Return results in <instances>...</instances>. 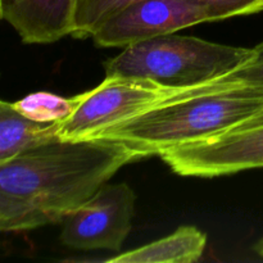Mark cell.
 I'll list each match as a JSON object with an SVG mask.
<instances>
[{"label":"cell","instance_id":"obj_14","mask_svg":"<svg viewBox=\"0 0 263 263\" xmlns=\"http://www.w3.org/2000/svg\"><path fill=\"white\" fill-rule=\"evenodd\" d=\"M256 251H257V253L259 254V256L263 257V239H262L261 241H259L258 244H257V247H256Z\"/></svg>","mask_w":263,"mask_h":263},{"label":"cell","instance_id":"obj_1","mask_svg":"<svg viewBox=\"0 0 263 263\" xmlns=\"http://www.w3.org/2000/svg\"><path fill=\"white\" fill-rule=\"evenodd\" d=\"M148 158L109 138L57 140L0 163V230L20 233L63 222L123 166Z\"/></svg>","mask_w":263,"mask_h":263},{"label":"cell","instance_id":"obj_9","mask_svg":"<svg viewBox=\"0 0 263 263\" xmlns=\"http://www.w3.org/2000/svg\"><path fill=\"white\" fill-rule=\"evenodd\" d=\"M207 235L195 226H180L164 238L105 259L112 263H192L202 258Z\"/></svg>","mask_w":263,"mask_h":263},{"label":"cell","instance_id":"obj_5","mask_svg":"<svg viewBox=\"0 0 263 263\" xmlns=\"http://www.w3.org/2000/svg\"><path fill=\"white\" fill-rule=\"evenodd\" d=\"M231 17L223 8L200 0H136L105 20L91 37L100 48H126L138 41Z\"/></svg>","mask_w":263,"mask_h":263},{"label":"cell","instance_id":"obj_11","mask_svg":"<svg viewBox=\"0 0 263 263\" xmlns=\"http://www.w3.org/2000/svg\"><path fill=\"white\" fill-rule=\"evenodd\" d=\"M136 0H79L74 15L72 36L76 39L91 37L100 25L115 13ZM223 8L233 17L249 15L263 10V0H200Z\"/></svg>","mask_w":263,"mask_h":263},{"label":"cell","instance_id":"obj_12","mask_svg":"<svg viewBox=\"0 0 263 263\" xmlns=\"http://www.w3.org/2000/svg\"><path fill=\"white\" fill-rule=\"evenodd\" d=\"M15 109L36 122H59L68 117L74 107L73 98H63L46 91L33 92L13 103Z\"/></svg>","mask_w":263,"mask_h":263},{"label":"cell","instance_id":"obj_8","mask_svg":"<svg viewBox=\"0 0 263 263\" xmlns=\"http://www.w3.org/2000/svg\"><path fill=\"white\" fill-rule=\"evenodd\" d=\"M79 0H0V17L26 44H50L72 35Z\"/></svg>","mask_w":263,"mask_h":263},{"label":"cell","instance_id":"obj_4","mask_svg":"<svg viewBox=\"0 0 263 263\" xmlns=\"http://www.w3.org/2000/svg\"><path fill=\"white\" fill-rule=\"evenodd\" d=\"M185 89L139 77L105 76L97 87L73 97V110L59 121L57 135L62 140L95 139L110 126L140 115Z\"/></svg>","mask_w":263,"mask_h":263},{"label":"cell","instance_id":"obj_2","mask_svg":"<svg viewBox=\"0 0 263 263\" xmlns=\"http://www.w3.org/2000/svg\"><path fill=\"white\" fill-rule=\"evenodd\" d=\"M263 110V90L223 77L186 87L166 102L103 131L146 157L220 135Z\"/></svg>","mask_w":263,"mask_h":263},{"label":"cell","instance_id":"obj_7","mask_svg":"<svg viewBox=\"0 0 263 263\" xmlns=\"http://www.w3.org/2000/svg\"><path fill=\"white\" fill-rule=\"evenodd\" d=\"M135 192L126 182L105 184L67 216L62 243L79 251L120 252L133 229Z\"/></svg>","mask_w":263,"mask_h":263},{"label":"cell","instance_id":"obj_6","mask_svg":"<svg viewBox=\"0 0 263 263\" xmlns=\"http://www.w3.org/2000/svg\"><path fill=\"white\" fill-rule=\"evenodd\" d=\"M159 157L181 176L217 177L263 168V112L220 135L177 145Z\"/></svg>","mask_w":263,"mask_h":263},{"label":"cell","instance_id":"obj_15","mask_svg":"<svg viewBox=\"0 0 263 263\" xmlns=\"http://www.w3.org/2000/svg\"><path fill=\"white\" fill-rule=\"evenodd\" d=\"M262 112H263V110H262Z\"/></svg>","mask_w":263,"mask_h":263},{"label":"cell","instance_id":"obj_10","mask_svg":"<svg viewBox=\"0 0 263 263\" xmlns=\"http://www.w3.org/2000/svg\"><path fill=\"white\" fill-rule=\"evenodd\" d=\"M58 122H36L21 115L13 103L0 102V163L28 149L57 140Z\"/></svg>","mask_w":263,"mask_h":263},{"label":"cell","instance_id":"obj_3","mask_svg":"<svg viewBox=\"0 0 263 263\" xmlns=\"http://www.w3.org/2000/svg\"><path fill=\"white\" fill-rule=\"evenodd\" d=\"M252 55L253 48L171 33L126 46L105 63V76L139 77L170 87H192L230 74Z\"/></svg>","mask_w":263,"mask_h":263},{"label":"cell","instance_id":"obj_13","mask_svg":"<svg viewBox=\"0 0 263 263\" xmlns=\"http://www.w3.org/2000/svg\"><path fill=\"white\" fill-rule=\"evenodd\" d=\"M223 79L263 90V43L254 46L253 55L244 66L223 76Z\"/></svg>","mask_w":263,"mask_h":263}]
</instances>
